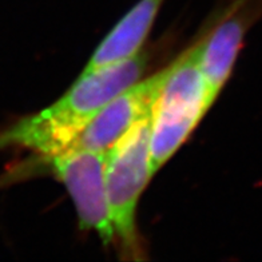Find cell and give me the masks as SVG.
Segmentation results:
<instances>
[{
    "instance_id": "8992f818",
    "label": "cell",
    "mask_w": 262,
    "mask_h": 262,
    "mask_svg": "<svg viewBox=\"0 0 262 262\" xmlns=\"http://www.w3.org/2000/svg\"><path fill=\"white\" fill-rule=\"evenodd\" d=\"M262 15V0H238L234 10L204 40L201 69L211 102L230 76L245 34Z\"/></svg>"
},
{
    "instance_id": "277c9868",
    "label": "cell",
    "mask_w": 262,
    "mask_h": 262,
    "mask_svg": "<svg viewBox=\"0 0 262 262\" xmlns=\"http://www.w3.org/2000/svg\"><path fill=\"white\" fill-rule=\"evenodd\" d=\"M46 159L73 198L80 228L95 231L104 245L111 244L117 234L107 200V154L69 148Z\"/></svg>"
},
{
    "instance_id": "7a4b0ae2",
    "label": "cell",
    "mask_w": 262,
    "mask_h": 262,
    "mask_svg": "<svg viewBox=\"0 0 262 262\" xmlns=\"http://www.w3.org/2000/svg\"><path fill=\"white\" fill-rule=\"evenodd\" d=\"M202 46L204 40L169 66L151 117L152 172L180 148L213 104L201 69Z\"/></svg>"
},
{
    "instance_id": "52a82bcc",
    "label": "cell",
    "mask_w": 262,
    "mask_h": 262,
    "mask_svg": "<svg viewBox=\"0 0 262 262\" xmlns=\"http://www.w3.org/2000/svg\"><path fill=\"white\" fill-rule=\"evenodd\" d=\"M163 2L139 0L98 46L82 74L126 62L138 55Z\"/></svg>"
},
{
    "instance_id": "5b68a950",
    "label": "cell",
    "mask_w": 262,
    "mask_h": 262,
    "mask_svg": "<svg viewBox=\"0 0 262 262\" xmlns=\"http://www.w3.org/2000/svg\"><path fill=\"white\" fill-rule=\"evenodd\" d=\"M167 73L169 67L118 94L94 117L70 148L108 154L137 124L152 114Z\"/></svg>"
},
{
    "instance_id": "3957f363",
    "label": "cell",
    "mask_w": 262,
    "mask_h": 262,
    "mask_svg": "<svg viewBox=\"0 0 262 262\" xmlns=\"http://www.w3.org/2000/svg\"><path fill=\"white\" fill-rule=\"evenodd\" d=\"M151 115L145 118L107 154L106 190L115 234L133 252L137 246L135 211L152 177Z\"/></svg>"
},
{
    "instance_id": "6da1fadb",
    "label": "cell",
    "mask_w": 262,
    "mask_h": 262,
    "mask_svg": "<svg viewBox=\"0 0 262 262\" xmlns=\"http://www.w3.org/2000/svg\"><path fill=\"white\" fill-rule=\"evenodd\" d=\"M148 63L146 52L126 62L82 74L58 102L0 134V146L16 145L51 157L69 150L113 98L138 82Z\"/></svg>"
}]
</instances>
